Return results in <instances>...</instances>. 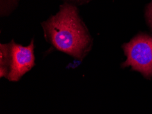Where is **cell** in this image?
<instances>
[{
	"label": "cell",
	"mask_w": 152,
	"mask_h": 114,
	"mask_svg": "<svg viewBox=\"0 0 152 114\" xmlns=\"http://www.w3.org/2000/svg\"><path fill=\"white\" fill-rule=\"evenodd\" d=\"M10 45L11 63L7 79L10 81H18L35 65L34 42L32 39L28 46H23L12 40Z\"/></svg>",
	"instance_id": "3"
},
{
	"label": "cell",
	"mask_w": 152,
	"mask_h": 114,
	"mask_svg": "<svg viewBox=\"0 0 152 114\" xmlns=\"http://www.w3.org/2000/svg\"><path fill=\"white\" fill-rule=\"evenodd\" d=\"M11 63L10 45L1 44L0 45V76L8 77Z\"/></svg>",
	"instance_id": "4"
},
{
	"label": "cell",
	"mask_w": 152,
	"mask_h": 114,
	"mask_svg": "<svg viewBox=\"0 0 152 114\" xmlns=\"http://www.w3.org/2000/svg\"><path fill=\"white\" fill-rule=\"evenodd\" d=\"M46 40L57 50L83 60L90 51L92 38L75 4L64 2L56 15L42 23Z\"/></svg>",
	"instance_id": "1"
},
{
	"label": "cell",
	"mask_w": 152,
	"mask_h": 114,
	"mask_svg": "<svg viewBox=\"0 0 152 114\" xmlns=\"http://www.w3.org/2000/svg\"><path fill=\"white\" fill-rule=\"evenodd\" d=\"M127 59L122 63V68L131 67L139 72L145 78L152 77V36L140 33L122 46Z\"/></svg>",
	"instance_id": "2"
},
{
	"label": "cell",
	"mask_w": 152,
	"mask_h": 114,
	"mask_svg": "<svg viewBox=\"0 0 152 114\" xmlns=\"http://www.w3.org/2000/svg\"><path fill=\"white\" fill-rule=\"evenodd\" d=\"M65 2L75 4V5H83V4H87L92 0H64Z\"/></svg>",
	"instance_id": "6"
},
{
	"label": "cell",
	"mask_w": 152,
	"mask_h": 114,
	"mask_svg": "<svg viewBox=\"0 0 152 114\" xmlns=\"http://www.w3.org/2000/svg\"><path fill=\"white\" fill-rule=\"evenodd\" d=\"M145 17V21L147 25L152 31V0L146 6Z\"/></svg>",
	"instance_id": "5"
}]
</instances>
